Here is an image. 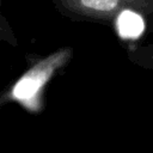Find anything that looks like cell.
Here are the masks:
<instances>
[{
	"label": "cell",
	"mask_w": 153,
	"mask_h": 153,
	"mask_svg": "<svg viewBox=\"0 0 153 153\" xmlns=\"http://www.w3.org/2000/svg\"><path fill=\"white\" fill-rule=\"evenodd\" d=\"M55 10L72 22L106 25L110 29L124 11L140 13L153 31V0H51Z\"/></svg>",
	"instance_id": "obj_2"
},
{
	"label": "cell",
	"mask_w": 153,
	"mask_h": 153,
	"mask_svg": "<svg viewBox=\"0 0 153 153\" xmlns=\"http://www.w3.org/2000/svg\"><path fill=\"white\" fill-rule=\"evenodd\" d=\"M1 18V24H0V38L2 41H6L8 44L13 45V47H17L18 45V42H17V38L13 33V31L11 30V26L10 24L7 23L6 18L4 17V14L0 16Z\"/></svg>",
	"instance_id": "obj_5"
},
{
	"label": "cell",
	"mask_w": 153,
	"mask_h": 153,
	"mask_svg": "<svg viewBox=\"0 0 153 153\" xmlns=\"http://www.w3.org/2000/svg\"><path fill=\"white\" fill-rule=\"evenodd\" d=\"M73 54L72 47H62L45 56L26 55L27 68L1 92L0 106L16 103L26 112L41 114L49 84L69 65Z\"/></svg>",
	"instance_id": "obj_1"
},
{
	"label": "cell",
	"mask_w": 153,
	"mask_h": 153,
	"mask_svg": "<svg viewBox=\"0 0 153 153\" xmlns=\"http://www.w3.org/2000/svg\"><path fill=\"white\" fill-rule=\"evenodd\" d=\"M128 61L133 65L153 71V43L140 45V47H129L126 50Z\"/></svg>",
	"instance_id": "obj_4"
},
{
	"label": "cell",
	"mask_w": 153,
	"mask_h": 153,
	"mask_svg": "<svg viewBox=\"0 0 153 153\" xmlns=\"http://www.w3.org/2000/svg\"><path fill=\"white\" fill-rule=\"evenodd\" d=\"M145 30H147V23L145 18L134 11L122 12L112 27V31L122 41H134L140 38Z\"/></svg>",
	"instance_id": "obj_3"
}]
</instances>
